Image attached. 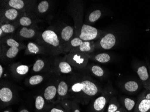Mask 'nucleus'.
I'll return each instance as SVG.
<instances>
[{"mask_svg": "<svg viewBox=\"0 0 150 112\" xmlns=\"http://www.w3.org/2000/svg\"><path fill=\"white\" fill-rule=\"evenodd\" d=\"M58 79L46 86L44 90L42 96L47 103L50 104H56L57 101V85Z\"/></svg>", "mask_w": 150, "mask_h": 112, "instance_id": "obj_10", "label": "nucleus"}, {"mask_svg": "<svg viewBox=\"0 0 150 112\" xmlns=\"http://www.w3.org/2000/svg\"><path fill=\"white\" fill-rule=\"evenodd\" d=\"M115 112H126V109L123 107H121L119 108Z\"/></svg>", "mask_w": 150, "mask_h": 112, "instance_id": "obj_37", "label": "nucleus"}, {"mask_svg": "<svg viewBox=\"0 0 150 112\" xmlns=\"http://www.w3.org/2000/svg\"><path fill=\"white\" fill-rule=\"evenodd\" d=\"M3 73H4V68L1 65H0V78H2Z\"/></svg>", "mask_w": 150, "mask_h": 112, "instance_id": "obj_36", "label": "nucleus"}, {"mask_svg": "<svg viewBox=\"0 0 150 112\" xmlns=\"http://www.w3.org/2000/svg\"><path fill=\"white\" fill-rule=\"evenodd\" d=\"M105 32L99 30L96 28L83 24L80 30L78 37L83 41H92L98 40L103 36Z\"/></svg>", "mask_w": 150, "mask_h": 112, "instance_id": "obj_4", "label": "nucleus"}, {"mask_svg": "<svg viewBox=\"0 0 150 112\" xmlns=\"http://www.w3.org/2000/svg\"><path fill=\"white\" fill-rule=\"evenodd\" d=\"M78 101L76 99H71L70 112H81Z\"/></svg>", "mask_w": 150, "mask_h": 112, "instance_id": "obj_35", "label": "nucleus"}, {"mask_svg": "<svg viewBox=\"0 0 150 112\" xmlns=\"http://www.w3.org/2000/svg\"><path fill=\"white\" fill-rule=\"evenodd\" d=\"M47 51L45 48L42 45L30 42L27 44L25 54L27 55L37 54H44Z\"/></svg>", "mask_w": 150, "mask_h": 112, "instance_id": "obj_17", "label": "nucleus"}, {"mask_svg": "<svg viewBox=\"0 0 150 112\" xmlns=\"http://www.w3.org/2000/svg\"><path fill=\"white\" fill-rule=\"evenodd\" d=\"M24 13L12 8H6L1 12V22L2 21H15L17 20L21 16H23Z\"/></svg>", "mask_w": 150, "mask_h": 112, "instance_id": "obj_12", "label": "nucleus"}, {"mask_svg": "<svg viewBox=\"0 0 150 112\" xmlns=\"http://www.w3.org/2000/svg\"><path fill=\"white\" fill-rule=\"evenodd\" d=\"M88 57L90 59L94 61L101 63H106L111 61V57L110 54L107 53L89 54Z\"/></svg>", "mask_w": 150, "mask_h": 112, "instance_id": "obj_19", "label": "nucleus"}, {"mask_svg": "<svg viewBox=\"0 0 150 112\" xmlns=\"http://www.w3.org/2000/svg\"><path fill=\"white\" fill-rule=\"evenodd\" d=\"M29 70V66L19 63L13 64L10 66V72L16 79L23 78L28 73Z\"/></svg>", "mask_w": 150, "mask_h": 112, "instance_id": "obj_13", "label": "nucleus"}, {"mask_svg": "<svg viewBox=\"0 0 150 112\" xmlns=\"http://www.w3.org/2000/svg\"><path fill=\"white\" fill-rule=\"evenodd\" d=\"M123 103L125 109L128 111H131L135 105V102L134 101L129 98H125Z\"/></svg>", "mask_w": 150, "mask_h": 112, "instance_id": "obj_34", "label": "nucleus"}, {"mask_svg": "<svg viewBox=\"0 0 150 112\" xmlns=\"http://www.w3.org/2000/svg\"><path fill=\"white\" fill-rule=\"evenodd\" d=\"M75 28L71 26L67 25L61 30L59 37L64 47V53L71 40L75 37Z\"/></svg>", "mask_w": 150, "mask_h": 112, "instance_id": "obj_11", "label": "nucleus"}, {"mask_svg": "<svg viewBox=\"0 0 150 112\" xmlns=\"http://www.w3.org/2000/svg\"><path fill=\"white\" fill-rule=\"evenodd\" d=\"M117 37L112 33H106L95 43V48L100 50H109L117 44Z\"/></svg>", "mask_w": 150, "mask_h": 112, "instance_id": "obj_7", "label": "nucleus"}, {"mask_svg": "<svg viewBox=\"0 0 150 112\" xmlns=\"http://www.w3.org/2000/svg\"><path fill=\"white\" fill-rule=\"evenodd\" d=\"M6 8H12L23 12L30 11L33 9L34 2L23 0H10L5 2Z\"/></svg>", "mask_w": 150, "mask_h": 112, "instance_id": "obj_8", "label": "nucleus"}, {"mask_svg": "<svg viewBox=\"0 0 150 112\" xmlns=\"http://www.w3.org/2000/svg\"><path fill=\"white\" fill-rule=\"evenodd\" d=\"M2 112H12V111L11 109H7V110H5Z\"/></svg>", "mask_w": 150, "mask_h": 112, "instance_id": "obj_40", "label": "nucleus"}, {"mask_svg": "<svg viewBox=\"0 0 150 112\" xmlns=\"http://www.w3.org/2000/svg\"><path fill=\"white\" fill-rule=\"evenodd\" d=\"M48 105V103L45 101L43 96L38 95L35 98V112H46Z\"/></svg>", "mask_w": 150, "mask_h": 112, "instance_id": "obj_20", "label": "nucleus"}, {"mask_svg": "<svg viewBox=\"0 0 150 112\" xmlns=\"http://www.w3.org/2000/svg\"><path fill=\"white\" fill-rule=\"evenodd\" d=\"M139 84L135 81H129L124 84L123 88L129 92H136L139 89Z\"/></svg>", "mask_w": 150, "mask_h": 112, "instance_id": "obj_27", "label": "nucleus"}, {"mask_svg": "<svg viewBox=\"0 0 150 112\" xmlns=\"http://www.w3.org/2000/svg\"><path fill=\"white\" fill-rule=\"evenodd\" d=\"M37 39L39 44L44 47L47 52L53 55L64 53L59 35L54 30H45L38 35Z\"/></svg>", "mask_w": 150, "mask_h": 112, "instance_id": "obj_2", "label": "nucleus"}, {"mask_svg": "<svg viewBox=\"0 0 150 112\" xmlns=\"http://www.w3.org/2000/svg\"><path fill=\"white\" fill-rule=\"evenodd\" d=\"M20 50V48L9 47L5 52V57L7 58L12 59L17 55Z\"/></svg>", "mask_w": 150, "mask_h": 112, "instance_id": "obj_31", "label": "nucleus"}, {"mask_svg": "<svg viewBox=\"0 0 150 112\" xmlns=\"http://www.w3.org/2000/svg\"><path fill=\"white\" fill-rule=\"evenodd\" d=\"M50 6V4L48 1H42L39 3L37 7V11L38 13L42 15L46 13Z\"/></svg>", "mask_w": 150, "mask_h": 112, "instance_id": "obj_29", "label": "nucleus"}, {"mask_svg": "<svg viewBox=\"0 0 150 112\" xmlns=\"http://www.w3.org/2000/svg\"><path fill=\"white\" fill-rule=\"evenodd\" d=\"M18 20L19 25L23 27H31L36 23L35 19L31 18L28 16H22Z\"/></svg>", "mask_w": 150, "mask_h": 112, "instance_id": "obj_24", "label": "nucleus"}, {"mask_svg": "<svg viewBox=\"0 0 150 112\" xmlns=\"http://www.w3.org/2000/svg\"><path fill=\"white\" fill-rule=\"evenodd\" d=\"M83 69L87 70L92 75L98 78H102L105 75L104 70L101 66L91 64L88 66H87Z\"/></svg>", "mask_w": 150, "mask_h": 112, "instance_id": "obj_21", "label": "nucleus"}, {"mask_svg": "<svg viewBox=\"0 0 150 112\" xmlns=\"http://www.w3.org/2000/svg\"><path fill=\"white\" fill-rule=\"evenodd\" d=\"M16 97V92L13 88L1 83L0 89V102L1 109L12 104L15 101Z\"/></svg>", "mask_w": 150, "mask_h": 112, "instance_id": "obj_6", "label": "nucleus"}, {"mask_svg": "<svg viewBox=\"0 0 150 112\" xmlns=\"http://www.w3.org/2000/svg\"><path fill=\"white\" fill-rule=\"evenodd\" d=\"M145 97L146 99H150V93H148V94H146Z\"/></svg>", "mask_w": 150, "mask_h": 112, "instance_id": "obj_39", "label": "nucleus"}, {"mask_svg": "<svg viewBox=\"0 0 150 112\" xmlns=\"http://www.w3.org/2000/svg\"><path fill=\"white\" fill-rule=\"evenodd\" d=\"M95 43L94 41H83V43L79 47L75 48L71 51H79L88 54H92L96 49Z\"/></svg>", "mask_w": 150, "mask_h": 112, "instance_id": "obj_18", "label": "nucleus"}, {"mask_svg": "<svg viewBox=\"0 0 150 112\" xmlns=\"http://www.w3.org/2000/svg\"><path fill=\"white\" fill-rule=\"evenodd\" d=\"M137 74L140 80L143 82H147L149 78V74L146 67L141 66L137 70Z\"/></svg>", "mask_w": 150, "mask_h": 112, "instance_id": "obj_30", "label": "nucleus"}, {"mask_svg": "<svg viewBox=\"0 0 150 112\" xmlns=\"http://www.w3.org/2000/svg\"><path fill=\"white\" fill-rule=\"evenodd\" d=\"M4 34H12L16 30V26L12 23H1V27Z\"/></svg>", "mask_w": 150, "mask_h": 112, "instance_id": "obj_32", "label": "nucleus"}, {"mask_svg": "<svg viewBox=\"0 0 150 112\" xmlns=\"http://www.w3.org/2000/svg\"><path fill=\"white\" fill-rule=\"evenodd\" d=\"M69 82L70 99H76L78 102L84 105L87 104L103 91L96 81L86 75L72 76Z\"/></svg>", "mask_w": 150, "mask_h": 112, "instance_id": "obj_1", "label": "nucleus"}, {"mask_svg": "<svg viewBox=\"0 0 150 112\" xmlns=\"http://www.w3.org/2000/svg\"><path fill=\"white\" fill-rule=\"evenodd\" d=\"M18 112H30L29 110L26 108H23V109H20Z\"/></svg>", "mask_w": 150, "mask_h": 112, "instance_id": "obj_38", "label": "nucleus"}, {"mask_svg": "<svg viewBox=\"0 0 150 112\" xmlns=\"http://www.w3.org/2000/svg\"><path fill=\"white\" fill-rule=\"evenodd\" d=\"M52 71L54 74L58 75L72 74L73 68L65 59L55 60L52 63Z\"/></svg>", "mask_w": 150, "mask_h": 112, "instance_id": "obj_9", "label": "nucleus"}, {"mask_svg": "<svg viewBox=\"0 0 150 112\" xmlns=\"http://www.w3.org/2000/svg\"><path fill=\"white\" fill-rule=\"evenodd\" d=\"M83 41L79 37H74L72 39L69 44L67 45L65 53L69 52L71 50H72L75 48H77L83 43Z\"/></svg>", "mask_w": 150, "mask_h": 112, "instance_id": "obj_25", "label": "nucleus"}, {"mask_svg": "<svg viewBox=\"0 0 150 112\" xmlns=\"http://www.w3.org/2000/svg\"><path fill=\"white\" fill-rule=\"evenodd\" d=\"M3 41L4 44L8 47L20 48L21 47V44H20L14 39L12 38L5 39V40Z\"/></svg>", "mask_w": 150, "mask_h": 112, "instance_id": "obj_33", "label": "nucleus"}, {"mask_svg": "<svg viewBox=\"0 0 150 112\" xmlns=\"http://www.w3.org/2000/svg\"><path fill=\"white\" fill-rule=\"evenodd\" d=\"M88 54L77 51H71L66 57V60L76 69L82 70L85 68L89 61Z\"/></svg>", "mask_w": 150, "mask_h": 112, "instance_id": "obj_3", "label": "nucleus"}, {"mask_svg": "<svg viewBox=\"0 0 150 112\" xmlns=\"http://www.w3.org/2000/svg\"><path fill=\"white\" fill-rule=\"evenodd\" d=\"M102 16V12L100 10H96L92 11L88 16V22L93 23L100 19Z\"/></svg>", "mask_w": 150, "mask_h": 112, "instance_id": "obj_28", "label": "nucleus"}, {"mask_svg": "<svg viewBox=\"0 0 150 112\" xmlns=\"http://www.w3.org/2000/svg\"><path fill=\"white\" fill-rule=\"evenodd\" d=\"M71 110L60 104H48L46 112H70Z\"/></svg>", "mask_w": 150, "mask_h": 112, "instance_id": "obj_22", "label": "nucleus"}, {"mask_svg": "<svg viewBox=\"0 0 150 112\" xmlns=\"http://www.w3.org/2000/svg\"><path fill=\"white\" fill-rule=\"evenodd\" d=\"M53 74L52 72L46 74H37L31 76L26 80L25 83L28 86H36L40 85L44 81L45 78L49 76V75Z\"/></svg>", "mask_w": 150, "mask_h": 112, "instance_id": "obj_16", "label": "nucleus"}, {"mask_svg": "<svg viewBox=\"0 0 150 112\" xmlns=\"http://www.w3.org/2000/svg\"><path fill=\"white\" fill-rule=\"evenodd\" d=\"M139 112H147L150 110V99H146V97L140 101L137 107Z\"/></svg>", "mask_w": 150, "mask_h": 112, "instance_id": "obj_26", "label": "nucleus"}, {"mask_svg": "<svg viewBox=\"0 0 150 112\" xmlns=\"http://www.w3.org/2000/svg\"><path fill=\"white\" fill-rule=\"evenodd\" d=\"M120 106L117 98L113 96L108 103L107 112H115L120 107Z\"/></svg>", "mask_w": 150, "mask_h": 112, "instance_id": "obj_23", "label": "nucleus"}, {"mask_svg": "<svg viewBox=\"0 0 150 112\" xmlns=\"http://www.w3.org/2000/svg\"><path fill=\"white\" fill-rule=\"evenodd\" d=\"M38 35V30L31 27H22L18 32V37L20 38L29 39L33 38Z\"/></svg>", "mask_w": 150, "mask_h": 112, "instance_id": "obj_15", "label": "nucleus"}, {"mask_svg": "<svg viewBox=\"0 0 150 112\" xmlns=\"http://www.w3.org/2000/svg\"><path fill=\"white\" fill-rule=\"evenodd\" d=\"M113 95V91L111 88H106L103 91L102 95L93 101L92 108L94 112H103L109 101Z\"/></svg>", "mask_w": 150, "mask_h": 112, "instance_id": "obj_5", "label": "nucleus"}, {"mask_svg": "<svg viewBox=\"0 0 150 112\" xmlns=\"http://www.w3.org/2000/svg\"><path fill=\"white\" fill-rule=\"evenodd\" d=\"M32 70L33 74H42L44 72L53 73L52 71V63H49L48 62L44 60L38 59L35 61L33 65Z\"/></svg>", "mask_w": 150, "mask_h": 112, "instance_id": "obj_14", "label": "nucleus"}]
</instances>
